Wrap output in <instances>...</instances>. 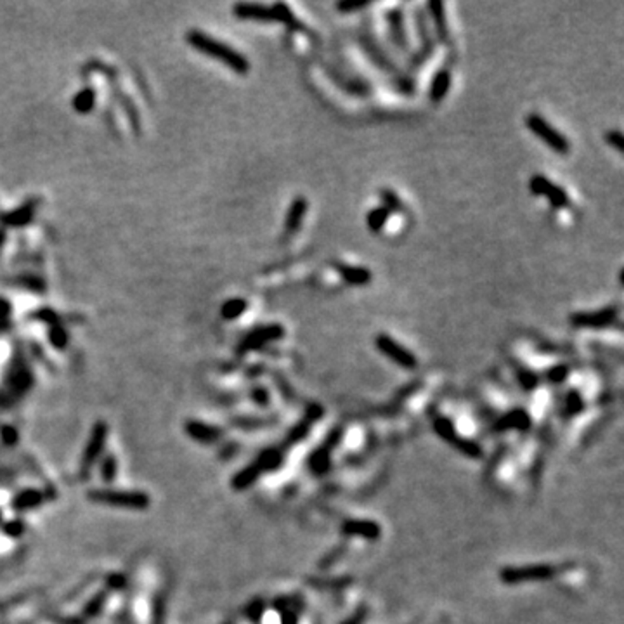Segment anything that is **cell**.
Returning a JSON list of instances; mask_svg holds the SVG:
<instances>
[{
	"label": "cell",
	"mask_w": 624,
	"mask_h": 624,
	"mask_svg": "<svg viewBox=\"0 0 624 624\" xmlns=\"http://www.w3.org/2000/svg\"><path fill=\"white\" fill-rule=\"evenodd\" d=\"M187 42L193 47H196L200 53L208 54V56L214 57V59L224 63L226 66H229L238 75H246L250 71V63L243 54H239L238 51L226 46V44L219 42V40L212 39V37L205 35V33L190 32L187 33Z\"/></svg>",
	"instance_id": "1"
},
{
	"label": "cell",
	"mask_w": 624,
	"mask_h": 624,
	"mask_svg": "<svg viewBox=\"0 0 624 624\" xmlns=\"http://www.w3.org/2000/svg\"><path fill=\"white\" fill-rule=\"evenodd\" d=\"M526 127L541 140V143L547 144L551 151H555L560 156L571 153V143H569L567 137L560 132L558 129H555L550 122H548L544 116H541L540 113H529L526 116Z\"/></svg>",
	"instance_id": "2"
},
{
	"label": "cell",
	"mask_w": 624,
	"mask_h": 624,
	"mask_svg": "<svg viewBox=\"0 0 624 624\" xmlns=\"http://www.w3.org/2000/svg\"><path fill=\"white\" fill-rule=\"evenodd\" d=\"M529 191L538 198H547L548 203L551 205V208H567L571 205V198L569 193L558 184H553L547 176L543 174H536L529 179Z\"/></svg>",
	"instance_id": "3"
},
{
	"label": "cell",
	"mask_w": 624,
	"mask_h": 624,
	"mask_svg": "<svg viewBox=\"0 0 624 624\" xmlns=\"http://www.w3.org/2000/svg\"><path fill=\"white\" fill-rule=\"evenodd\" d=\"M619 318V309L614 305L598 309V311L576 312L571 316V324L574 328H589V330H602V328L612 327Z\"/></svg>",
	"instance_id": "4"
},
{
	"label": "cell",
	"mask_w": 624,
	"mask_h": 624,
	"mask_svg": "<svg viewBox=\"0 0 624 624\" xmlns=\"http://www.w3.org/2000/svg\"><path fill=\"white\" fill-rule=\"evenodd\" d=\"M375 345L380 352H382L385 358H389L390 361L396 363L397 366L401 368H406V369H413L416 366V358L407 351L404 345H401L399 342L394 340L390 335L387 333H380L376 335L375 338Z\"/></svg>",
	"instance_id": "5"
},
{
	"label": "cell",
	"mask_w": 624,
	"mask_h": 624,
	"mask_svg": "<svg viewBox=\"0 0 624 624\" xmlns=\"http://www.w3.org/2000/svg\"><path fill=\"white\" fill-rule=\"evenodd\" d=\"M385 23H387V32H389L390 42L396 47L399 53L411 54V42H410V33H407L406 21H404V12L399 8H394L390 11L385 12Z\"/></svg>",
	"instance_id": "6"
},
{
	"label": "cell",
	"mask_w": 624,
	"mask_h": 624,
	"mask_svg": "<svg viewBox=\"0 0 624 624\" xmlns=\"http://www.w3.org/2000/svg\"><path fill=\"white\" fill-rule=\"evenodd\" d=\"M423 8L425 12H427L428 23H430L435 40L439 44H442V46H449V42H451V32H449V21L448 15H446L444 2H441V0H428Z\"/></svg>",
	"instance_id": "7"
},
{
	"label": "cell",
	"mask_w": 624,
	"mask_h": 624,
	"mask_svg": "<svg viewBox=\"0 0 624 624\" xmlns=\"http://www.w3.org/2000/svg\"><path fill=\"white\" fill-rule=\"evenodd\" d=\"M413 25H414V35H416L418 44H420V49H418V54H420V63L423 59H427L428 56H432L435 51V37L432 33L430 28V23H428L427 18V12H425V8L418 6V8L413 9Z\"/></svg>",
	"instance_id": "8"
},
{
	"label": "cell",
	"mask_w": 624,
	"mask_h": 624,
	"mask_svg": "<svg viewBox=\"0 0 624 624\" xmlns=\"http://www.w3.org/2000/svg\"><path fill=\"white\" fill-rule=\"evenodd\" d=\"M92 502L106 503L113 506H127V508H146L149 499L140 493H122V491H94L91 493Z\"/></svg>",
	"instance_id": "9"
},
{
	"label": "cell",
	"mask_w": 624,
	"mask_h": 624,
	"mask_svg": "<svg viewBox=\"0 0 624 624\" xmlns=\"http://www.w3.org/2000/svg\"><path fill=\"white\" fill-rule=\"evenodd\" d=\"M235 16L239 19H252V21L277 23L274 6L262 4H238L235 6Z\"/></svg>",
	"instance_id": "10"
},
{
	"label": "cell",
	"mask_w": 624,
	"mask_h": 624,
	"mask_svg": "<svg viewBox=\"0 0 624 624\" xmlns=\"http://www.w3.org/2000/svg\"><path fill=\"white\" fill-rule=\"evenodd\" d=\"M333 267L340 274L342 279L347 284H351V286H366L373 279L371 270L365 266H351V264L345 262H335Z\"/></svg>",
	"instance_id": "11"
},
{
	"label": "cell",
	"mask_w": 624,
	"mask_h": 624,
	"mask_svg": "<svg viewBox=\"0 0 624 624\" xmlns=\"http://www.w3.org/2000/svg\"><path fill=\"white\" fill-rule=\"evenodd\" d=\"M307 210H309L307 198L297 196L291 201L290 207H288L286 217H284V235L293 236L295 232L302 228V222H304V217L307 215Z\"/></svg>",
	"instance_id": "12"
},
{
	"label": "cell",
	"mask_w": 624,
	"mask_h": 624,
	"mask_svg": "<svg viewBox=\"0 0 624 624\" xmlns=\"http://www.w3.org/2000/svg\"><path fill=\"white\" fill-rule=\"evenodd\" d=\"M452 85V75L449 71V68H439L437 71L432 77L430 85H428V99L434 104H439L446 99V95L449 94Z\"/></svg>",
	"instance_id": "13"
},
{
	"label": "cell",
	"mask_w": 624,
	"mask_h": 624,
	"mask_svg": "<svg viewBox=\"0 0 624 624\" xmlns=\"http://www.w3.org/2000/svg\"><path fill=\"white\" fill-rule=\"evenodd\" d=\"M283 335L284 330L281 324H269V327H264L252 331V333L245 338V342H243V347L245 349L260 347V345L267 344V342L279 340V338H283Z\"/></svg>",
	"instance_id": "14"
},
{
	"label": "cell",
	"mask_w": 624,
	"mask_h": 624,
	"mask_svg": "<svg viewBox=\"0 0 624 624\" xmlns=\"http://www.w3.org/2000/svg\"><path fill=\"white\" fill-rule=\"evenodd\" d=\"M361 42H363V47H365L366 54H368V56L371 57V61L376 64V66L382 68L383 71L397 73L396 64L392 63V59H390V57H387L385 54H383V51L380 49L378 44H376L375 40L369 39V37H366V35H361Z\"/></svg>",
	"instance_id": "15"
},
{
	"label": "cell",
	"mask_w": 624,
	"mask_h": 624,
	"mask_svg": "<svg viewBox=\"0 0 624 624\" xmlns=\"http://www.w3.org/2000/svg\"><path fill=\"white\" fill-rule=\"evenodd\" d=\"M390 215L392 214H390L385 207H382V205L371 208V210L368 212V215H366V226H368L369 232L376 235V232L382 231L387 226V222H389Z\"/></svg>",
	"instance_id": "16"
},
{
	"label": "cell",
	"mask_w": 624,
	"mask_h": 624,
	"mask_svg": "<svg viewBox=\"0 0 624 624\" xmlns=\"http://www.w3.org/2000/svg\"><path fill=\"white\" fill-rule=\"evenodd\" d=\"M104 435H106V427L104 425H101L99 423L98 427L94 428V435H92V439H91V446H89L87 448V451H85V463H92L95 459V456L99 455V451H101V448H102V442H104Z\"/></svg>",
	"instance_id": "17"
},
{
	"label": "cell",
	"mask_w": 624,
	"mask_h": 624,
	"mask_svg": "<svg viewBox=\"0 0 624 624\" xmlns=\"http://www.w3.org/2000/svg\"><path fill=\"white\" fill-rule=\"evenodd\" d=\"M246 307H248V304H246V300H243V298H231V300H228L222 305L221 314L224 320L232 321L236 320V318L241 316L243 312L246 311Z\"/></svg>",
	"instance_id": "18"
},
{
	"label": "cell",
	"mask_w": 624,
	"mask_h": 624,
	"mask_svg": "<svg viewBox=\"0 0 624 624\" xmlns=\"http://www.w3.org/2000/svg\"><path fill=\"white\" fill-rule=\"evenodd\" d=\"M380 200H382V207H385L390 214H403L404 212V203L394 191L382 190L380 191Z\"/></svg>",
	"instance_id": "19"
},
{
	"label": "cell",
	"mask_w": 624,
	"mask_h": 624,
	"mask_svg": "<svg viewBox=\"0 0 624 624\" xmlns=\"http://www.w3.org/2000/svg\"><path fill=\"white\" fill-rule=\"evenodd\" d=\"M371 6L369 0H340L335 4V9H337L340 15H354L358 11H365Z\"/></svg>",
	"instance_id": "20"
},
{
	"label": "cell",
	"mask_w": 624,
	"mask_h": 624,
	"mask_svg": "<svg viewBox=\"0 0 624 624\" xmlns=\"http://www.w3.org/2000/svg\"><path fill=\"white\" fill-rule=\"evenodd\" d=\"M42 503V496L40 493L37 491H25L18 496V498L12 502V506L16 510H26V508H33V506L40 505Z\"/></svg>",
	"instance_id": "21"
},
{
	"label": "cell",
	"mask_w": 624,
	"mask_h": 624,
	"mask_svg": "<svg viewBox=\"0 0 624 624\" xmlns=\"http://www.w3.org/2000/svg\"><path fill=\"white\" fill-rule=\"evenodd\" d=\"M94 92L92 91H82L80 94L77 95V98H75V108L78 109V111L80 113H89L92 109V106H94Z\"/></svg>",
	"instance_id": "22"
},
{
	"label": "cell",
	"mask_w": 624,
	"mask_h": 624,
	"mask_svg": "<svg viewBox=\"0 0 624 624\" xmlns=\"http://www.w3.org/2000/svg\"><path fill=\"white\" fill-rule=\"evenodd\" d=\"M603 139H605V143L609 144V146H612L617 153L621 154L624 153V139L621 130H609V132H605Z\"/></svg>",
	"instance_id": "23"
},
{
	"label": "cell",
	"mask_w": 624,
	"mask_h": 624,
	"mask_svg": "<svg viewBox=\"0 0 624 624\" xmlns=\"http://www.w3.org/2000/svg\"><path fill=\"white\" fill-rule=\"evenodd\" d=\"M567 376V368L565 366H555V368L550 369V378L555 380V382H560Z\"/></svg>",
	"instance_id": "24"
},
{
	"label": "cell",
	"mask_w": 624,
	"mask_h": 624,
	"mask_svg": "<svg viewBox=\"0 0 624 624\" xmlns=\"http://www.w3.org/2000/svg\"><path fill=\"white\" fill-rule=\"evenodd\" d=\"M23 531V524L21 522H11V524H8V526H6V533H9L11 534V536H15V534H19Z\"/></svg>",
	"instance_id": "25"
},
{
	"label": "cell",
	"mask_w": 624,
	"mask_h": 624,
	"mask_svg": "<svg viewBox=\"0 0 624 624\" xmlns=\"http://www.w3.org/2000/svg\"><path fill=\"white\" fill-rule=\"evenodd\" d=\"M2 241H4V232H0V245H2Z\"/></svg>",
	"instance_id": "26"
}]
</instances>
